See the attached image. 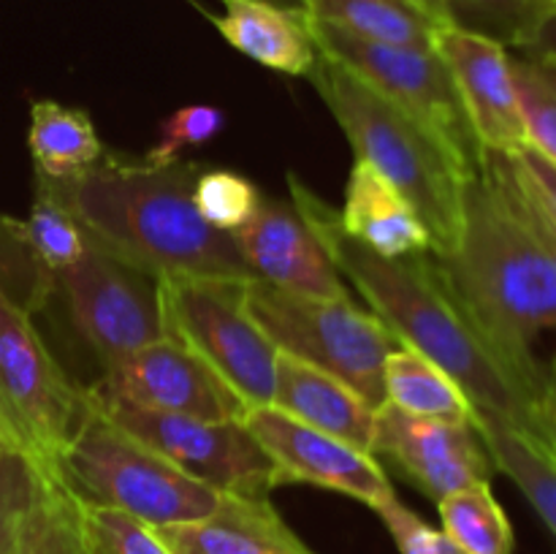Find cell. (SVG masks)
Returning <instances> with one entry per match:
<instances>
[{"label": "cell", "instance_id": "cell-1", "mask_svg": "<svg viewBox=\"0 0 556 554\" xmlns=\"http://www.w3.org/2000/svg\"><path fill=\"white\" fill-rule=\"evenodd\" d=\"M288 188L293 206L320 239L337 272L358 288L402 345L440 364L476 411L494 413L543 440L541 389L521 378L462 313L440 277L432 250L386 259L348 237L340 226V210L318 199L296 174H288Z\"/></svg>", "mask_w": 556, "mask_h": 554}, {"label": "cell", "instance_id": "cell-2", "mask_svg": "<svg viewBox=\"0 0 556 554\" xmlns=\"http://www.w3.org/2000/svg\"><path fill=\"white\" fill-rule=\"evenodd\" d=\"M434 264L483 340L543 389L535 345L556 331V255L527 210L510 155L483 150L462 190L459 244Z\"/></svg>", "mask_w": 556, "mask_h": 554}, {"label": "cell", "instance_id": "cell-3", "mask_svg": "<svg viewBox=\"0 0 556 554\" xmlns=\"http://www.w3.org/2000/svg\"><path fill=\"white\" fill-rule=\"evenodd\" d=\"M201 166L103 152L74 179H49L87 239L155 280L231 277L250 280L233 234L210 226L193 201Z\"/></svg>", "mask_w": 556, "mask_h": 554}, {"label": "cell", "instance_id": "cell-4", "mask_svg": "<svg viewBox=\"0 0 556 554\" xmlns=\"http://www.w3.org/2000/svg\"><path fill=\"white\" fill-rule=\"evenodd\" d=\"M309 79L351 141L356 161L369 163L410 201L427 228L432 253H454L462 234V190L472 172L427 125L375 92L345 65L318 52Z\"/></svg>", "mask_w": 556, "mask_h": 554}, {"label": "cell", "instance_id": "cell-5", "mask_svg": "<svg viewBox=\"0 0 556 554\" xmlns=\"http://www.w3.org/2000/svg\"><path fill=\"white\" fill-rule=\"evenodd\" d=\"M58 476L79 503L125 511L150 527L201 519L220 500V492L103 416L90 394L87 416L60 456Z\"/></svg>", "mask_w": 556, "mask_h": 554}, {"label": "cell", "instance_id": "cell-6", "mask_svg": "<svg viewBox=\"0 0 556 554\" xmlns=\"http://www.w3.org/2000/svg\"><path fill=\"white\" fill-rule=\"evenodd\" d=\"M244 307L277 351L340 378L372 411L383 405L386 358L402 342L378 315L358 307L351 297H302L255 277L244 282Z\"/></svg>", "mask_w": 556, "mask_h": 554}, {"label": "cell", "instance_id": "cell-7", "mask_svg": "<svg viewBox=\"0 0 556 554\" xmlns=\"http://www.w3.org/2000/svg\"><path fill=\"white\" fill-rule=\"evenodd\" d=\"M87 416V389L71 383L33 315L0 302V421L41 473L58 476L60 456ZM60 478V476H58Z\"/></svg>", "mask_w": 556, "mask_h": 554}, {"label": "cell", "instance_id": "cell-8", "mask_svg": "<svg viewBox=\"0 0 556 554\" xmlns=\"http://www.w3.org/2000/svg\"><path fill=\"white\" fill-rule=\"evenodd\" d=\"M244 282L231 277H168L161 286L168 335L199 353L244 405H271L277 348L244 307Z\"/></svg>", "mask_w": 556, "mask_h": 554}, {"label": "cell", "instance_id": "cell-9", "mask_svg": "<svg viewBox=\"0 0 556 554\" xmlns=\"http://www.w3.org/2000/svg\"><path fill=\"white\" fill-rule=\"evenodd\" d=\"M320 54L345 65L351 74L367 81L375 92L389 98L407 114L427 125L440 141H445L456 161L472 172L481 163L483 147L478 144L467 119L462 98L456 92L451 71L438 49L391 47V43L364 41L337 27L304 16Z\"/></svg>", "mask_w": 556, "mask_h": 554}, {"label": "cell", "instance_id": "cell-10", "mask_svg": "<svg viewBox=\"0 0 556 554\" xmlns=\"http://www.w3.org/2000/svg\"><path fill=\"white\" fill-rule=\"evenodd\" d=\"M87 394L117 427L215 492L269 498L277 487L275 465L244 421H204L106 400L92 389Z\"/></svg>", "mask_w": 556, "mask_h": 554}, {"label": "cell", "instance_id": "cell-11", "mask_svg": "<svg viewBox=\"0 0 556 554\" xmlns=\"http://www.w3.org/2000/svg\"><path fill=\"white\" fill-rule=\"evenodd\" d=\"M71 318L103 369L168 335L155 277L90 242L87 253L58 275Z\"/></svg>", "mask_w": 556, "mask_h": 554}, {"label": "cell", "instance_id": "cell-12", "mask_svg": "<svg viewBox=\"0 0 556 554\" xmlns=\"http://www.w3.org/2000/svg\"><path fill=\"white\" fill-rule=\"evenodd\" d=\"M92 391L106 400L204 421H244L250 411L199 353L172 335L103 369V380Z\"/></svg>", "mask_w": 556, "mask_h": 554}, {"label": "cell", "instance_id": "cell-13", "mask_svg": "<svg viewBox=\"0 0 556 554\" xmlns=\"http://www.w3.org/2000/svg\"><path fill=\"white\" fill-rule=\"evenodd\" d=\"M244 427L253 432L275 465L277 487L313 483L348 494L372 511L396 498L383 465L369 451L307 427L271 405L248 411Z\"/></svg>", "mask_w": 556, "mask_h": 554}, {"label": "cell", "instance_id": "cell-14", "mask_svg": "<svg viewBox=\"0 0 556 554\" xmlns=\"http://www.w3.org/2000/svg\"><path fill=\"white\" fill-rule=\"evenodd\" d=\"M372 454L386 456L434 503L472 483H492L494 473L492 456L472 421L416 418L389 402L375 411Z\"/></svg>", "mask_w": 556, "mask_h": 554}, {"label": "cell", "instance_id": "cell-15", "mask_svg": "<svg viewBox=\"0 0 556 554\" xmlns=\"http://www.w3.org/2000/svg\"><path fill=\"white\" fill-rule=\"evenodd\" d=\"M462 98L478 144L514 155L530 147L510 52L489 38L445 27L434 41Z\"/></svg>", "mask_w": 556, "mask_h": 554}, {"label": "cell", "instance_id": "cell-16", "mask_svg": "<svg viewBox=\"0 0 556 554\" xmlns=\"http://www.w3.org/2000/svg\"><path fill=\"white\" fill-rule=\"evenodd\" d=\"M233 239L255 280L302 297H348L342 275L293 204L261 199L255 215L233 231Z\"/></svg>", "mask_w": 556, "mask_h": 554}, {"label": "cell", "instance_id": "cell-17", "mask_svg": "<svg viewBox=\"0 0 556 554\" xmlns=\"http://www.w3.org/2000/svg\"><path fill=\"white\" fill-rule=\"evenodd\" d=\"M155 532L172 554H315L269 498L220 494L212 514L155 527Z\"/></svg>", "mask_w": 556, "mask_h": 554}, {"label": "cell", "instance_id": "cell-18", "mask_svg": "<svg viewBox=\"0 0 556 554\" xmlns=\"http://www.w3.org/2000/svg\"><path fill=\"white\" fill-rule=\"evenodd\" d=\"M271 407L372 454L375 411L334 375L277 351Z\"/></svg>", "mask_w": 556, "mask_h": 554}, {"label": "cell", "instance_id": "cell-19", "mask_svg": "<svg viewBox=\"0 0 556 554\" xmlns=\"http://www.w3.org/2000/svg\"><path fill=\"white\" fill-rule=\"evenodd\" d=\"M340 226L348 237L386 259L427 253L429 234L410 201L369 163L356 161L348 177Z\"/></svg>", "mask_w": 556, "mask_h": 554}, {"label": "cell", "instance_id": "cell-20", "mask_svg": "<svg viewBox=\"0 0 556 554\" xmlns=\"http://www.w3.org/2000/svg\"><path fill=\"white\" fill-rule=\"evenodd\" d=\"M226 11L215 27L237 52L288 76H309L318 47L302 11L280 9L266 0H223Z\"/></svg>", "mask_w": 556, "mask_h": 554}, {"label": "cell", "instance_id": "cell-21", "mask_svg": "<svg viewBox=\"0 0 556 554\" xmlns=\"http://www.w3.org/2000/svg\"><path fill=\"white\" fill-rule=\"evenodd\" d=\"M302 14L391 47L434 49L445 22L440 0H302Z\"/></svg>", "mask_w": 556, "mask_h": 554}, {"label": "cell", "instance_id": "cell-22", "mask_svg": "<svg viewBox=\"0 0 556 554\" xmlns=\"http://www.w3.org/2000/svg\"><path fill=\"white\" fill-rule=\"evenodd\" d=\"M472 427L481 435L494 467L510 478L543 525L556 538V456L535 435L521 432L505 418L472 407Z\"/></svg>", "mask_w": 556, "mask_h": 554}, {"label": "cell", "instance_id": "cell-23", "mask_svg": "<svg viewBox=\"0 0 556 554\" xmlns=\"http://www.w3.org/2000/svg\"><path fill=\"white\" fill-rule=\"evenodd\" d=\"M383 389L386 402L407 416L451 424L472 421L470 396L440 364L416 348L400 345L386 358Z\"/></svg>", "mask_w": 556, "mask_h": 554}, {"label": "cell", "instance_id": "cell-24", "mask_svg": "<svg viewBox=\"0 0 556 554\" xmlns=\"http://www.w3.org/2000/svg\"><path fill=\"white\" fill-rule=\"evenodd\" d=\"M27 144H30L36 174L47 179L79 177L106 152L90 114L58 101L33 103Z\"/></svg>", "mask_w": 556, "mask_h": 554}, {"label": "cell", "instance_id": "cell-25", "mask_svg": "<svg viewBox=\"0 0 556 554\" xmlns=\"http://www.w3.org/2000/svg\"><path fill=\"white\" fill-rule=\"evenodd\" d=\"M11 554H90L81 527V503L58 476L38 470L36 494Z\"/></svg>", "mask_w": 556, "mask_h": 554}, {"label": "cell", "instance_id": "cell-26", "mask_svg": "<svg viewBox=\"0 0 556 554\" xmlns=\"http://www.w3.org/2000/svg\"><path fill=\"white\" fill-rule=\"evenodd\" d=\"M440 9L456 30L525 52L556 14V0H440Z\"/></svg>", "mask_w": 556, "mask_h": 554}, {"label": "cell", "instance_id": "cell-27", "mask_svg": "<svg viewBox=\"0 0 556 554\" xmlns=\"http://www.w3.org/2000/svg\"><path fill=\"white\" fill-rule=\"evenodd\" d=\"M22 223V237L36 255L38 264L58 280L60 272L74 266L90 248L85 228L68 210L58 190L47 177L36 174V196H33L30 215Z\"/></svg>", "mask_w": 556, "mask_h": 554}, {"label": "cell", "instance_id": "cell-28", "mask_svg": "<svg viewBox=\"0 0 556 554\" xmlns=\"http://www.w3.org/2000/svg\"><path fill=\"white\" fill-rule=\"evenodd\" d=\"M438 511L443 532L467 554H514V527L492 494V483H472L451 492L440 500Z\"/></svg>", "mask_w": 556, "mask_h": 554}, {"label": "cell", "instance_id": "cell-29", "mask_svg": "<svg viewBox=\"0 0 556 554\" xmlns=\"http://www.w3.org/2000/svg\"><path fill=\"white\" fill-rule=\"evenodd\" d=\"M527 141L556 166V60L535 52L510 54Z\"/></svg>", "mask_w": 556, "mask_h": 554}, {"label": "cell", "instance_id": "cell-30", "mask_svg": "<svg viewBox=\"0 0 556 554\" xmlns=\"http://www.w3.org/2000/svg\"><path fill=\"white\" fill-rule=\"evenodd\" d=\"M54 291L58 282L30 253L22 223L0 215V302H11L33 315Z\"/></svg>", "mask_w": 556, "mask_h": 554}, {"label": "cell", "instance_id": "cell-31", "mask_svg": "<svg viewBox=\"0 0 556 554\" xmlns=\"http://www.w3.org/2000/svg\"><path fill=\"white\" fill-rule=\"evenodd\" d=\"M261 190L242 174L231 168H206L199 174L193 201L199 215L210 226L233 234L255 215L261 204Z\"/></svg>", "mask_w": 556, "mask_h": 554}, {"label": "cell", "instance_id": "cell-32", "mask_svg": "<svg viewBox=\"0 0 556 554\" xmlns=\"http://www.w3.org/2000/svg\"><path fill=\"white\" fill-rule=\"evenodd\" d=\"M81 527L90 554H172L155 527L125 511L81 503Z\"/></svg>", "mask_w": 556, "mask_h": 554}, {"label": "cell", "instance_id": "cell-33", "mask_svg": "<svg viewBox=\"0 0 556 554\" xmlns=\"http://www.w3.org/2000/svg\"><path fill=\"white\" fill-rule=\"evenodd\" d=\"M223 128H226V112L223 109L210 106V103H190V106L177 109L172 117H166L161 123V134H157L155 147L147 152L144 161L157 163V166L179 161V155L185 150L206 144Z\"/></svg>", "mask_w": 556, "mask_h": 554}, {"label": "cell", "instance_id": "cell-34", "mask_svg": "<svg viewBox=\"0 0 556 554\" xmlns=\"http://www.w3.org/2000/svg\"><path fill=\"white\" fill-rule=\"evenodd\" d=\"M38 487V467L20 449L0 454V554H11Z\"/></svg>", "mask_w": 556, "mask_h": 554}, {"label": "cell", "instance_id": "cell-35", "mask_svg": "<svg viewBox=\"0 0 556 554\" xmlns=\"http://www.w3.org/2000/svg\"><path fill=\"white\" fill-rule=\"evenodd\" d=\"M375 514L383 519L400 554H467L448 532L427 525L416 511L402 505L400 498L383 503Z\"/></svg>", "mask_w": 556, "mask_h": 554}, {"label": "cell", "instance_id": "cell-36", "mask_svg": "<svg viewBox=\"0 0 556 554\" xmlns=\"http://www.w3.org/2000/svg\"><path fill=\"white\" fill-rule=\"evenodd\" d=\"M510 161H514V168H516V177H519V185H521V193H525V204L527 210H530L532 221H535L538 231H541V237L546 239V244L552 248V253L556 255V215L552 212V206L543 201V196L538 193L535 185L530 182V177L525 174V168H521V163L516 161V155H510Z\"/></svg>", "mask_w": 556, "mask_h": 554}, {"label": "cell", "instance_id": "cell-37", "mask_svg": "<svg viewBox=\"0 0 556 554\" xmlns=\"http://www.w3.org/2000/svg\"><path fill=\"white\" fill-rule=\"evenodd\" d=\"M516 161L521 163V168H525V174L530 177V182L535 185L538 193L543 196V201H546L548 206H552V212L556 215V166L548 158H543L541 152H535L532 147H527V150L521 152H514Z\"/></svg>", "mask_w": 556, "mask_h": 554}, {"label": "cell", "instance_id": "cell-38", "mask_svg": "<svg viewBox=\"0 0 556 554\" xmlns=\"http://www.w3.org/2000/svg\"><path fill=\"white\" fill-rule=\"evenodd\" d=\"M541 432L543 443L556 456V356L546 367V378H543L541 389Z\"/></svg>", "mask_w": 556, "mask_h": 554}, {"label": "cell", "instance_id": "cell-39", "mask_svg": "<svg viewBox=\"0 0 556 554\" xmlns=\"http://www.w3.org/2000/svg\"><path fill=\"white\" fill-rule=\"evenodd\" d=\"M525 52H535V54H543V58L556 60V14L541 27L535 43H532L530 49H525Z\"/></svg>", "mask_w": 556, "mask_h": 554}, {"label": "cell", "instance_id": "cell-40", "mask_svg": "<svg viewBox=\"0 0 556 554\" xmlns=\"http://www.w3.org/2000/svg\"><path fill=\"white\" fill-rule=\"evenodd\" d=\"M5 449H16V445H14V440H11V435L5 432L3 421H0V454H3Z\"/></svg>", "mask_w": 556, "mask_h": 554}, {"label": "cell", "instance_id": "cell-41", "mask_svg": "<svg viewBox=\"0 0 556 554\" xmlns=\"http://www.w3.org/2000/svg\"><path fill=\"white\" fill-rule=\"evenodd\" d=\"M271 5H280V9H291V11H302V0H266Z\"/></svg>", "mask_w": 556, "mask_h": 554}]
</instances>
